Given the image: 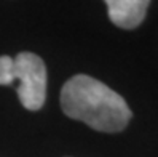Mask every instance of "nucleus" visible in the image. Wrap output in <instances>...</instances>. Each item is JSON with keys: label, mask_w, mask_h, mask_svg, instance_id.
Instances as JSON below:
<instances>
[{"label": "nucleus", "mask_w": 158, "mask_h": 157, "mask_svg": "<svg viewBox=\"0 0 158 157\" xmlns=\"http://www.w3.org/2000/svg\"><path fill=\"white\" fill-rule=\"evenodd\" d=\"M61 109L67 117L86 124L96 132L118 133L133 117L125 98L101 80L78 74L61 90Z\"/></svg>", "instance_id": "1"}, {"label": "nucleus", "mask_w": 158, "mask_h": 157, "mask_svg": "<svg viewBox=\"0 0 158 157\" xmlns=\"http://www.w3.org/2000/svg\"><path fill=\"white\" fill-rule=\"evenodd\" d=\"M19 80L16 88L21 104L29 111H39L46 98V66L35 53L21 51L15 58L0 56V85H11Z\"/></svg>", "instance_id": "2"}, {"label": "nucleus", "mask_w": 158, "mask_h": 157, "mask_svg": "<svg viewBox=\"0 0 158 157\" xmlns=\"http://www.w3.org/2000/svg\"><path fill=\"white\" fill-rule=\"evenodd\" d=\"M109 18L117 27L136 29L145 20L150 0H104Z\"/></svg>", "instance_id": "3"}]
</instances>
